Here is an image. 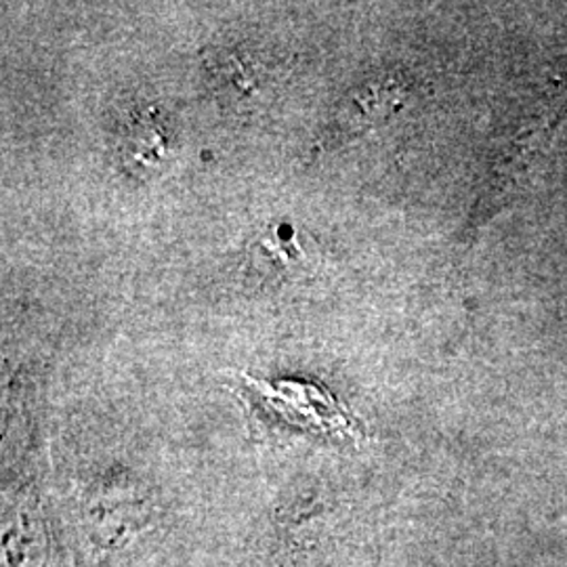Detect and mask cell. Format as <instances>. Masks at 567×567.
<instances>
[{
  "instance_id": "1",
  "label": "cell",
  "mask_w": 567,
  "mask_h": 567,
  "mask_svg": "<svg viewBox=\"0 0 567 567\" xmlns=\"http://www.w3.org/2000/svg\"><path fill=\"white\" fill-rule=\"evenodd\" d=\"M252 410L271 425L288 426L309 435L339 437L360 444L364 425L326 386L303 381H261L240 374Z\"/></svg>"
},
{
  "instance_id": "2",
  "label": "cell",
  "mask_w": 567,
  "mask_h": 567,
  "mask_svg": "<svg viewBox=\"0 0 567 567\" xmlns=\"http://www.w3.org/2000/svg\"><path fill=\"white\" fill-rule=\"evenodd\" d=\"M566 118L567 100H561L547 114H543L534 124H527L524 131L517 133V137L501 156V163L494 166L489 175L484 196L475 208V224L482 225L489 217H494L529 182V175L543 163L550 143Z\"/></svg>"
},
{
  "instance_id": "3",
  "label": "cell",
  "mask_w": 567,
  "mask_h": 567,
  "mask_svg": "<svg viewBox=\"0 0 567 567\" xmlns=\"http://www.w3.org/2000/svg\"><path fill=\"white\" fill-rule=\"evenodd\" d=\"M288 225H274L265 231L264 236L252 246L255 259L274 276L295 274L297 265L305 264L303 248L297 243V234L292 229H286Z\"/></svg>"
}]
</instances>
